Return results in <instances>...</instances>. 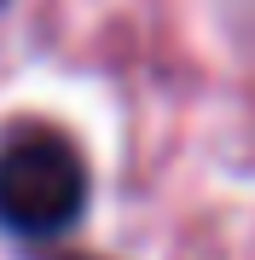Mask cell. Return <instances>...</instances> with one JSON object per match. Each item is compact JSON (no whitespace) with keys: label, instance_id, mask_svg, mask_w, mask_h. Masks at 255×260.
Returning a JSON list of instances; mask_svg holds the SVG:
<instances>
[{"label":"cell","instance_id":"6da1fadb","mask_svg":"<svg viewBox=\"0 0 255 260\" xmlns=\"http://www.w3.org/2000/svg\"><path fill=\"white\" fill-rule=\"evenodd\" d=\"M87 208V162L52 127H18L0 139V225L12 237H58Z\"/></svg>","mask_w":255,"mask_h":260}]
</instances>
